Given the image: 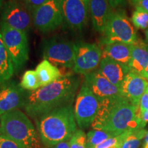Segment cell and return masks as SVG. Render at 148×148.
Instances as JSON below:
<instances>
[{"label":"cell","mask_w":148,"mask_h":148,"mask_svg":"<svg viewBox=\"0 0 148 148\" xmlns=\"http://www.w3.org/2000/svg\"><path fill=\"white\" fill-rule=\"evenodd\" d=\"M79 84V77L70 74L38 89L27 90L23 108L29 116L38 119L55 109L72 104Z\"/></svg>","instance_id":"cell-1"},{"label":"cell","mask_w":148,"mask_h":148,"mask_svg":"<svg viewBox=\"0 0 148 148\" xmlns=\"http://www.w3.org/2000/svg\"><path fill=\"white\" fill-rule=\"evenodd\" d=\"M91 127L119 136L122 133L144 128L138 108L123 97L108 98L99 101V108Z\"/></svg>","instance_id":"cell-2"},{"label":"cell","mask_w":148,"mask_h":148,"mask_svg":"<svg viewBox=\"0 0 148 148\" xmlns=\"http://www.w3.org/2000/svg\"><path fill=\"white\" fill-rule=\"evenodd\" d=\"M37 125L40 140L47 147L69 140L78 130L72 104L42 116L38 119Z\"/></svg>","instance_id":"cell-3"},{"label":"cell","mask_w":148,"mask_h":148,"mask_svg":"<svg viewBox=\"0 0 148 148\" xmlns=\"http://www.w3.org/2000/svg\"><path fill=\"white\" fill-rule=\"evenodd\" d=\"M0 134L16 142L22 148H43L34 125L20 110L0 116Z\"/></svg>","instance_id":"cell-4"},{"label":"cell","mask_w":148,"mask_h":148,"mask_svg":"<svg viewBox=\"0 0 148 148\" xmlns=\"http://www.w3.org/2000/svg\"><path fill=\"white\" fill-rule=\"evenodd\" d=\"M102 42H121L134 45L138 42L137 34L127 17L121 9L112 10L103 31Z\"/></svg>","instance_id":"cell-5"},{"label":"cell","mask_w":148,"mask_h":148,"mask_svg":"<svg viewBox=\"0 0 148 148\" xmlns=\"http://www.w3.org/2000/svg\"><path fill=\"white\" fill-rule=\"evenodd\" d=\"M0 31L3 41L13 63L14 71L18 73L29 59V44L26 33L9 27L0 21Z\"/></svg>","instance_id":"cell-6"},{"label":"cell","mask_w":148,"mask_h":148,"mask_svg":"<svg viewBox=\"0 0 148 148\" xmlns=\"http://www.w3.org/2000/svg\"><path fill=\"white\" fill-rule=\"evenodd\" d=\"M42 53L44 60L49 61L55 66L73 69L76 53V42L53 37L42 42Z\"/></svg>","instance_id":"cell-7"},{"label":"cell","mask_w":148,"mask_h":148,"mask_svg":"<svg viewBox=\"0 0 148 148\" xmlns=\"http://www.w3.org/2000/svg\"><path fill=\"white\" fill-rule=\"evenodd\" d=\"M99 108V101L86 83L83 81L77 94L74 106V115L80 130L88 128L95 120Z\"/></svg>","instance_id":"cell-8"},{"label":"cell","mask_w":148,"mask_h":148,"mask_svg":"<svg viewBox=\"0 0 148 148\" xmlns=\"http://www.w3.org/2000/svg\"><path fill=\"white\" fill-rule=\"evenodd\" d=\"M1 20L9 27L25 33L32 26V14L23 1L7 0L0 8Z\"/></svg>","instance_id":"cell-9"},{"label":"cell","mask_w":148,"mask_h":148,"mask_svg":"<svg viewBox=\"0 0 148 148\" xmlns=\"http://www.w3.org/2000/svg\"><path fill=\"white\" fill-rule=\"evenodd\" d=\"M33 25L42 33H49L64 23L60 0H47L32 13Z\"/></svg>","instance_id":"cell-10"},{"label":"cell","mask_w":148,"mask_h":148,"mask_svg":"<svg viewBox=\"0 0 148 148\" xmlns=\"http://www.w3.org/2000/svg\"><path fill=\"white\" fill-rule=\"evenodd\" d=\"M102 59V49L95 43L76 42V53L73 67L75 73L80 75L92 72L99 67Z\"/></svg>","instance_id":"cell-11"},{"label":"cell","mask_w":148,"mask_h":148,"mask_svg":"<svg viewBox=\"0 0 148 148\" xmlns=\"http://www.w3.org/2000/svg\"><path fill=\"white\" fill-rule=\"evenodd\" d=\"M64 22L69 28L81 30L88 21V3L85 0H60Z\"/></svg>","instance_id":"cell-12"},{"label":"cell","mask_w":148,"mask_h":148,"mask_svg":"<svg viewBox=\"0 0 148 148\" xmlns=\"http://www.w3.org/2000/svg\"><path fill=\"white\" fill-rule=\"evenodd\" d=\"M27 90L17 82L9 79L0 85V116L14 110L24 108Z\"/></svg>","instance_id":"cell-13"},{"label":"cell","mask_w":148,"mask_h":148,"mask_svg":"<svg viewBox=\"0 0 148 148\" xmlns=\"http://www.w3.org/2000/svg\"><path fill=\"white\" fill-rule=\"evenodd\" d=\"M84 81L99 101L108 98L123 96L121 88L112 84L98 69L85 75Z\"/></svg>","instance_id":"cell-14"},{"label":"cell","mask_w":148,"mask_h":148,"mask_svg":"<svg viewBox=\"0 0 148 148\" xmlns=\"http://www.w3.org/2000/svg\"><path fill=\"white\" fill-rule=\"evenodd\" d=\"M148 88V81L137 72L131 70L125 76L121 86L122 95L136 107L140 98Z\"/></svg>","instance_id":"cell-15"},{"label":"cell","mask_w":148,"mask_h":148,"mask_svg":"<svg viewBox=\"0 0 148 148\" xmlns=\"http://www.w3.org/2000/svg\"><path fill=\"white\" fill-rule=\"evenodd\" d=\"M98 70L112 84L121 88L125 76L131 69L126 64L116 62L108 57H102Z\"/></svg>","instance_id":"cell-16"},{"label":"cell","mask_w":148,"mask_h":148,"mask_svg":"<svg viewBox=\"0 0 148 148\" xmlns=\"http://www.w3.org/2000/svg\"><path fill=\"white\" fill-rule=\"evenodd\" d=\"M111 6L107 0H89L88 10L94 29L103 33L106 22L112 12Z\"/></svg>","instance_id":"cell-17"},{"label":"cell","mask_w":148,"mask_h":148,"mask_svg":"<svg viewBox=\"0 0 148 148\" xmlns=\"http://www.w3.org/2000/svg\"><path fill=\"white\" fill-rule=\"evenodd\" d=\"M102 57L128 65L131 60L132 45L121 42H102Z\"/></svg>","instance_id":"cell-18"},{"label":"cell","mask_w":148,"mask_h":148,"mask_svg":"<svg viewBox=\"0 0 148 148\" xmlns=\"http://www.w3.org/2000/svg\"><path fill=\"white\" fill-rule=\"evenodd\" d=\"M35 70L38 75L40 87L51 84L63 76L60 69L47 60L41 61Z\"/></svg>","instance_id":"cell-19"},{"label":"cell","mask_w":148,"mask_h":148,"mask_svg":"<svg viewBox=\"0 0 148 148\" xmlns=\"http://www.w3.org/2000/svg\"><path fill=\"white\" fill-rule=\"evenodd\" d=\"M129 66L131 70L139 73L148 66V48L147 44L138 41L132 45V53Z\"/></svg>","instance_id":"cell-20"},{"label":"cell","mask_w":148,"mask_h":148,"mask_svg":"<svg viewBox=\"0 0 148 148\" xmlns=\"http://www.w3.org/2000/svg\"><path fill=\"white\" fill-rule=\"evenodd\" d=\"M14 73L13 63L3 41L0 31V85L12 78Z\"/></svg>","instance_id":"cell-21"},{"label":"cell","mask_w":148,"mask_h":148,"mask_svg":"<svg viewBox=\"0 0 148 148\" xmlns=\"http://www.w3.org/2000/svg\"><path fill=\"white\" fill-rule=\"evenodd\" d=\"M147 131L144 128L127 131L122 133V142L120 148H138L140 140L145 137Z\"/></svg>","instance_id":"cell-22"},{"label":"cell","mask_w":148,"mask_h":148,"mask_svg":"<svg viewBox=\"0 0 148 148\" xmlns=\"http://www.w3.org/2000/svg\"><path fill=\"white\" fill-rule=\"evenodd\" d=\"M117 136L113 133L93 129L86 134V148H95L109 138Z\"/></svg>","instance_id":"cell-23"},{"label":"cell","mask_w":148,"mask_h":148,"mask_svg":"<svg viewBox=\"0 0 148 148\" xmlns=\"http://www.w3.org/2000/svg\"><path fill=\"white\" fill-rule=\"evenodd\" d=\"M20 86L25 90H34L40 87L36 70H27L23 73Z\"/></svg>","instance_id":"cell-24"},{"label":"cell","mask_w":148,"mask_h":148,"mask_svg":"<svg viewBox=\"0 0 148 148\" xmlns=\"http://www.w3.org/2000/svg\"><path fill=\"white\" fill-rule=\"evenodd\" d=\"M132 22L136 28L147 29L148 28V13L140 7L136 6L132 14Z\"/></svg>","instance_id":"cell-25"},{"label":"cell","mask_w":148,"mask_h":148,"mask_svg":"<svg viewBox=\"0 0 148 148\" xmlns=\"http://www.w3.org/2000/svg\"><path fill=\"white\" fill-rule=\"evenodd\" d=\"M70 148H86V134L78 129L69 140Z\"/></svg>","instance_id":"cell-26"},{"label":"cell","mask_w":148,"mask_h":148,"mask_svg":"<svg viewBox=\"0 0 148 148\" xmlns=\"http://www.w3.org/2000/svg\"><path fill=\"white\" fill-rule=\"evenodd\" d=\"M47 0H23V2L25 3L29 12L32 13L38 7L45 3Z\"/></svg>","instance_id":"cell-27"},{"label":"cell","mask_w":148,"mask_h":148,"mask_svg":"<svg viewBox=\"0 0 148 148\" xmlns=\"http://www.w3.org/2000/svg\"><path fill=\"white\" fill-rule=\"evenodd\" d=\"M0 148H22L16 142L0 134Z\"/></svg>","instance_id":"cell-28"},{"label":"cell","mask_w":148,"mask_h":148,"mask_svg":"<svg viewBox=\"0 0 148 148\" xmlns=\"http://www.w3.org/2000/svg\"><path fill=\"white\" fill-rule=\"evenodd\" d=\"M118 145L120 147V138L119 136H114V137L109 138L103 141L99 145H98L95 148H110L112 146Z\"/></svg>","instance_id":"cell-29"},{"label":"cell","mask_w":148,"mask_h":148,"mask_svg":"<svg viewBox=\"0 0 148 148\" xmlns=\"http://www.w3.org/2000/svg\"><path fill=\"white\" fill-rule=\"evenodd\" d=\"M138 111H139V116L144 112H148V88L140 98Z\"/></svg>","instance_id":"cell-30"},{"label":"cell","mask_w":148,"mask_h":148,"mask_svg":"<svg viewBox=\"0 0 148 148\" xmlns=\"http://www.w3.org/2000/svg\"><path fill=\"white\" fill-rule=\"evenodd\" d=\"M109 4L113 10L121 9L122 7L125 6L126 1L125 0H107Z\"/></svg>","instance_id":"cell-31"},{"label":"cell","mask_w":148,"mask_h":148,"mask_svg":"<svg viewBox=\"0 0 148 148\" xmlns=\"http://www.w3.org/2000/svg\"><path fill=\"white\" fill-rule=\"evenodd\" d=\"M49 148H70V143L69 140H67V141H63L60 142L56 145L51 146V147Z\"/></svg>","instance_id":"cell-32"},{"label":"cell","mask_w":148,"mask_h":148,"mask_svg":"<svg viewBox=\"0 0 148 148\" xmlns=\"http://www.w3.org/2000/svg\"><path fill=\"white\" fill-rule=\"evenodd\" d=\"M136 6H139L148 13V0H140Z\"/></svg>","instance_id":"cell-33"},{"label":"cell","mask_w":148,"mask_h":148,"mask_svg":"<svg viewBox=\"0 0 148 148\" xmlns=\"http://www.w3.org/2000/svg\"><path fill=\"white\" fill-rule=\"evenodd\" d=\"M140 120H141L142 123H143V124L145 126L146 123L148 122V112H144L143 114H142L141 115H140Z\"/></svg>","instance_id":"cell-34"},{"label":"cell","mask_w":148,"mask_h":148,"mask_svg":"<svg viewBox=\"0 0 148 148\" xmlns=\"http://www.w3.org/2000/svg\"><path fill=\"white\" fill-rule=\"evenodd\" d=\"M139 74L141 75L142 77H144V78L147 79L148 80V66L147 68H145L143 71H142L141 72H140Z\"/></svg>","instance_id":"cell-35"},{"label":"cell","mask_w":148,"mask_h":148,"mask_svg":"<svg viewBox=\"0 0 148 148\" xmlns=\"http://www.w3.org/2000/svg\"><path fill=\"white\" fill-rule=\"evenodd\" d=\"M145 42L147 44H148V28L147 29H145Z\"/></svg>","instance_id":"cell-36"},{"label":"cell","mask_w":148,"mask_h":148,"mask_svg":"<svg viewBox=\"0 0 148 148\" xmlns=\"http://www.w3.org/2000/svg\"><path fill=\"white\" fill-rule=\"evenodd\" d=\"M130 1H131V3H132V4L134 5H136L138 3V1H140V0H130Z\"/></svg>","instance_id":"cell-37"},{"label":"cell","mask_w":148,"mask_h":148,"mask_svg":"<svg viewBox=\"0 0 148 148\" xmlns=\"http://www.w3.org/2000/svg\"><path fill=\"white\" fill-rule=\"evenodd\" d=\"M145 143H148V132H147V134H146V136L145 137Z\"/></svg>","instance_id":"cell-38"},{"label":"cell","mask_w":148,"mask_h":148,"mask_svg":"<svg viewBox=\"0 0 148 148\" xmlns=\"http://www.w3.org/2000/svg\"><path fill=\"white\" fill-rule=\"evenodd\" d=\"M4 1H5V0H0V8H1V6L2 5L3 3L4 2Z\"/></svg>","instance_id":"cell-39"},{"label":"cell","mask_w":148,"mask_h":148,"mask_svg":"<svg viewBox=\"0 0 148 148\" xmlns=\"http://www.w3.org/2000/svg\"><path fill=\"white\" fill-rule=\"evenodd\" d=\"M110 148H120V147L118 145H114V146H112V147H110Z\"/></svg>","instance_id":"cell-40"},{"label":"cell","mask_w":148,"mask_h":148,"mask_svg":"<svg viewBox=\"0 0 148 148\" xmlns=\"http://www.w3.org/2000/svg\"><path fill=\"white\" fill-rule=\"evenodd\" d=\"M143 148H148V143H145V146H144Z\"/></svg>","instance_id":"cell-41"},{"label":"cell","mask_w":148,"mask_h":148,"mask_svg":"<svg viewBox=\"0 0 148 148\" xmlns=\"http://www.w3.org/2000/svg\"><path fill=\"white\" fill-rule=\"evenodd\" d=\"M88 1H89V0H85V1H86L87 3H88Z\"/></svg>","instance_id":"cell-42"},{"label":"cell","mask_w":148,"mask_h":148,"mask_svg":"<svg viewBox=\"0 0 148 148\" xmlns=\"http://www.w3.org/2000/svg\"><path fill=\"white\" fill-rule=\"evenodd\" d=\"M18 1H23V0H18Z\"/></svg>","instance_id":"cell-43"},{"label":"cell","mask_w":148,"mask_h":148,"mask_svg":"<svg viewBox=\"0 0 148 148\" xmlns=\"http://www.w3.org/2000/svg\"><path fill=\"white\" fill-rule=\"evenodd\" d=\"M147 48H148V44H147Z\"/></svg>","instance_id":"cell-44"},{"label":"cell","mask_w":148,"mask_h":148,"mask_svg":"<svg viewBox=\"0 0 148 148\" xmlns=\"http://www.w3.org/2000/svg\"></svg>","instance_id":"cell-45"}]
</instances>
